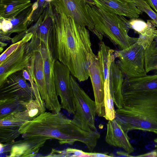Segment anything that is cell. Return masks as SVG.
<instances>
[{"mask_svg": "<svg viewBox=\"0 0 157 157\" xmlns=\"http://www.w3.org/2000/svg\"><path fill=\"white\" fill-rule=\"evenodd\" d=\"M52 6L54 57L67 66L79 82L85 81L89 77L88 56L93 52L89 31L86 27Z\"/></svg>", "mask_w": 157, "mask_h": 157, "instance_id": "obj_1", "label": "cell"}, {"mask_svg": "<svg viewBox=\"0 0 157 157\" xmlns=\"http://www.w3.org/2000/svg\"><path fill=\"white\" fill-rule=\"evenodd\" d=\"M19 132L23 138L44 137L49 140L56 139L62 145H73L79 141L86 145L90 152L94 149L100 137L98 131H84L59 112H45L33 120L23 123Z\"/></svg>", "mask_w": 157, "mask_h": 157, "instance_id": "obj_2", "label": "cell"}, {"mask_svg": "<svg viewBox=\"0 0 157 157\" xmlns=\"http://www.w3.org/2000/svg\"><path fill=\"white\" fill-rule=\"evenodd\" d=\"M123 106L115 119L126 133L140 130L157 134V94L122 96Z\"/></svg>", "mask_w": 157, "mask_h": 157, "instance_id": "obj_3", "label": "cell"}, {"mask_svg": "<svg viewBox=\"0 0 157 157\" xmlns=\"http://www.w3.org/2000/svg\"><path fill=\"white\" fill-rule=\"evenodd\" d=\"M86 6L94 24L95 35L100 41L103 36L108 38L120 50L124 49L136 42L138 38L129 36L128 20L124 17L99 8L89 0Z\"/></svg>", "mask_w": 157, "mask_h": 157, "instance_id": "obj_4", "label": "cell"}, {"mask_svg": "<svg viewBox=\"0 0 157 157\" xmlns=\"http://www.w3.org/2000/svg\"><path fill=\"white\" fill-rule=\"evenodd\" d=\"M70 79L75 108L73 122L84 131H97L95 125L97 114L95 101L80 86L72 75H71Z\"/></svg>", "mask_w": 157, "mask_h": 157, "instance_id": "obj_5", "label": "cell"}, {"mask_svg": "<svg viewBox=\"0 0 157 157\" xmlns=\"http://www.w3.org/2000/svg\"><path fill=\"white\" fill-rule=\"evenodd\" d=\"M145 49L136 42L128 47L115 50L116 63L124 77H140L147 75L145 67Z\"/></svg>", "mask_w": 157, "mask_h": 157, "instance_id": "obj_6", "label": "cell"}, {"mask_svg": "<svg viewBox=\"0 0 157 157\" xmlns=\"http://www.w3.org/2000/svg\"><path fill=\"white\" fill-rule=\"evenodd\" d=\"M37 49L42 56L44 64L45 81L47 94L46 108L53 113L60 112L61 107L57 95L55 84L54 63L55 59L48 44L32 37Z\"/></svg>", "mask_w": 157, "mask_h": 157, "instance_id": "obj_7", "label": "cell"}, {"mask_svg": "<svg viewBox=\"0 0 157 157\" xmlns=\"http://www.w3.org/2000/svg\"><path fill=\"white\" fill-rule=\"evenodd\" d=\"M71 72L66 65L55 59L54 63L55 87L60 98L61 108L70 114H75V108L71 82Z\"/></svg>", "mask_w": 157, "mask_h": 157, "instance_id": "obj_8", "label": "cell"}, {"mask_svg": "<svg viewBox=\"0 0 157 157\" xmlns=\"http://www.w3.org/2000/svg\"><path fill=\"white\" fill-rule=\"evenodd\" d=\"M24 77L22 71L9 76L0 86V99L15 98L25 101L35 99L31 84Z\"/></svg>", "mask_w": 157, "mask_h": 157, "instance_id": "obj_9", "label": "cell"}, {"mask_svg": "<svg viewBox=\"0 0 157 157\" xmlns=\"http://www.w3.org/2000/svg\"><path fill=\"white\" fill-rule=\"evenodd\" d=\"M52 6L70 16L77 24L85 26L95 34L94 24L89 14L86 0H53Z\"/></svg>", "mask_w": 157, "mask_h": 157, "instance_id": "obj_10", "label": "cell"}, {"mask_svg": "<svg viewBox=\"0 0 157 157\" xmlns=\"http://www.w3.org/2000/svg\"><path fill=\"white\" fill-rule=\"evenodd\" d=\"M88 59L90 63L89 77L93 90L96 113L98 116L103 117L105 115L103 71L97 55L93 52L89 54Z\"/></svg>", "mask_w": 157, "mask_h": 157, "instance_id": "obj_11", "label": "cell"}, {"mask_svg": "<svg viewBox=\"0 0 157 157\" xmlns=\"http://www.w3.org/2000/svg\"><path fill=\"white\" fill-rule=\"evenodd\" d=\"M31 57L28 42L21 46L0 64V86L10 75L27 68Z\"/></svg>", "mask_w": 157, "mask_h": 157, "instance_id": "obj_12", "label": "cell"}, {"mask_svg": "<svg viewBox=\"0 0 157 157\" xmlns=\"http://www.w3.org/2000/svg\"><path fill=\"white\" fill-rule=\"evenodd\" d=\"M53 21L52 9L50 3L44 9L37 21L26 31L21 33L23 36L32 33L33 37L39 39L48 44L52 52V36Z\"/></svg>", "mask_w": 157, "mask_h": 157, "instance_id": "obj_13", "label": "cell"}, {"mask_svg": "<svg viewBox=\"0 0 157 157\" xmlns=\"http://www.w3.org/2000/svg\"><path fill=\"white\" fill-rule=\"evenodd\" d=\"M28 44L31 57L29 65L27 69L32 79L37 86L45 104L47 100V94L43 59L32 38Z\"/></svg>", "mask_w": 157, "mask_h": 157, "instance_id": "obj_14", "label": "cell"}, {"mask_svg": "<svg viewBox=\"0 0 157 157\" xmlns=\"http://www.w3.org/2000/svg\"><path fill=\"white\" fill-rule=\"evenodd\" d=\"M122 96L157 94V73L136 78L124 77Z\"/></svg>", "mask_w": 157, "mask_h": 157, "instance_id": "obj_15", "label": "cell"}, {"mask_svg": "<svg viewBox=\"0 0 157 157\" xmlns=\"http://www.w3.org/2000/svg\"><path fill=\"white\" fill-rule=\"evenodd\" d=\"M29 121L25 110L12 114L0 119V143L14 142V140L21 135L19 132L21 126Z\"/></svg>", "mask_w": 157, "mask_h": 157, "instance_id": "obj_16", "label": "cell"}, {"mask_svg": "<svg viewBox=\"0 0 157 157\" xmlns=\"http://www.w3.org/2000/svg\"><path fill=\"white\" fill-rule=\"evenodd\" d=\"M97 6L117 15L130 19L137 18L143 12L133 0H90Z\"/></svg>", "mask_w": 157, "mask_h": 157, "instance_id": "obj_17", "label": "cell"}, {"mask_svg": "<svg viewBox=\"0 0 157 157\" xmlns=\"http://www.w3.org/2000/svg\"><path fill=\"white\" fill-rule=\"evenodd\" d=\"M129 29H133L139 35L137 43L145 50L155 39H157V25L152 20L145 22L137 18L130 19L127 21Z\"/></svg>", "mask_w": 157, "mask_h": 157, "instance_id": "obj_18", "label": "cell"}, {"mask_svg": "<svg viewBox=\"0 0 157 157\" xmlns=\"http://www.w3.org/2000/svg\"><path fill=\"white\" fill-rule=\"evenodd\" d=\"M14 141L8 157L36 156L40 149L48 138L42 137H30Z\"/></svg>", "mask_w": 157, "mask_h": 157, "instance_id": "obj_19", "label": "cell"}, {"mask_svg": "<svg viewBox=\"0 0 157 157\" xmlns=\"http://www.w3.org/2000/svg\"><path fill=\"white\" fill-rule=\"evenodd\" d=\"M107 128L105 140L107 143L111 146L122 148L129 154L134 151L128 134L124 131L115 119L109 120Z\"/></svg>", "mask_w": 157, "mask_h": 157, "instance_id": "obj_20", "label": "cell"}, {"mask_svg": "<svg viewBox=\"0 0 157 157\" xmlns=\"http://www.w3.org/2000/svg\"><path fill=\"white\" fill-rule=\"evenodd\" d=\"M115 61H112L110 68V88L114 104L117 109H121L123 106L122 87L124 76Z\"/></svg>", "mask_w": 157, "mask_h": 157, "instance_id": "obj_21", "label": "cell"}, {"mask_svg": "<svg viewBox=\"0 0 157 157\" xmlns=\"http://www.w3.org/2000/svg\"><path fill=\"white\" fill-rule=\"evenodd\" d=\"M32 5L25 9L15 17L9 20L12 25V28L7 33L9 35L14 33H19L26 31L29 27V23L34 11Z\"/></svg>", "mask_w": 157, "mask_h": 157, "instance_id": "obj_22", "label": "cell"}, {"mask_svg": "<svg viewBox=\"0 0 157 157\" xmlns=\"http://www.w3.org/2000/svg\"><path fill=\"white\" fill-rule=\"evenodd\" d=\"M26 109L25 101L15 98L0 99V119Z\"/></svg>", "mask_w": 157, "mask_h": 157, "instance_id": "obj_23", "label": "cell"}, {"mask_svg": "<svg viewBox=\"0 0 157 157\" xmlns=\"http://www.w3.org/2000/svg\"><path fill=\"white\" fill-rule=\"evenodd\" d=\"M33 4L29 0L14 2L5 6L0 7V18H13Z\"/></svg>", "mask_w": 157, "mask_h": 157, "instance_id": "obj_24", "label": "cell"}, {"mask_svg": "<svg viewBox=\"0 0 157 157\" xmlns=\"http://www.w3.org/2000/svg\"><path fill=\"white\" fill-rule=\"evenodd\" d=\"M145 67L147 73L154 71L157 73V39H155L145 49Z\"/></svg>", "mask_w": 157, "mask_h": 157, "instance_id": "obj_25", "label": "cell"}, {"mask_svg": "<svg viewBox=\"0 0 157 157\" xmlns=\"http://www.w3.org/2000/svg\"><path fill=\"white\" fill-rule=\"evenodd\" d=\"M104 103L105 115L103 117L107 120L115 119L116 110L114 109L113 100L110 90L109 76L104 80Z\"/></svg>", "mask_w": 157, "mask_h": 157, "instance_id": "obj_26", "label": "cell"}, {"mask_svg": "<svg viewBox=\"0 0 157 157\" xmlns=\"http://www.w3.org/2000/svg\"><path fill=\"white\" fill-rule=\"evenodd\" d=\"M33 35V34L31 33H26L21 40L13 43L8 47L0 55V64L3 63L21 46L29 42L31 39Z\"/></svg>", "mask_w": 157, "mask_h": 157, "instance_id": "obj_27", "label": "cell"}, {"mask_svg": "<svg viewBox=\"0 0 157 157\" xmlns=\"http://www.w3.org/2000/svg\"><path fill=\"white\" fill-rule=\"evenodd\" d=\"M25 106L29 121L33 120L45 111V107L41 105L35 99L25 101Z\"/></svg>", "mask_w": 157, "mask_h": 157, "instance_id": "obj_28", "label": "cell"}, {"mask_svg": "<svg viewBox=\"0 0 157 157\" xmlns=\"http://www.w3.org/2000/svg\"><path fill=\"white\" fill-rule=\"evenodd\" d=\"M49 157H89L88 152L77 149L67 148L63 151L52 149L49 155Z\"/></svg>", "mask_w": 157, "mask_h": 157, "instance_id": "obj_29", "label": "cell"}, {"mask_svg": "<svg viewBox=\"0 0 157 157\" xmlns=\"http://www.w3.org/2000/svg\"><path fill=\"white\" fill-rule=\"evenodd\" d=\"M137 8L143 13H145L157 25V13L148 5L145 0H133Z\"/></svg>", "mask_w": 157, "mask_h": 157, "instance_id": "obj_30", "label": "cell"}, {"mask_svg": "<svg viewBox=\"0 0 157 157\" xmlns=\"http://www.w3.org/2000/svg\"><path fill=\"white\" fill-rule=\"evenodd\" d=\"M38 5L36 10L33 12L30 21L29 23V27L33 23L35 22L43 13L44 9L49 3H47L45 0H36Z\"/></svg>", "mask_w": 157, "mask_h": 157, "instance_id": "obj_31", "label": "cell"}, {"mask_svg": "<svg viewBox=\"0 0 157 157\" xmlns=\"http://www.w3.org/2000/svg\"><path fill=\"white\" fill-rule=\"evenodd\" d=\"M0 20V31L4 33H7L12 29V25L9 20L1 18Z\"/></svg>", "mask_w": 157, "mask_h": 157, "instance_id": "obj_32", "label": "cell"}, {"mask_svg": "<svg viewBox=\"0 0 157 157\" xmlns=\"http://www.w3.org/2000/svg\"><path fill=\"white\" fill-rule=\"evenodd\" d=\"M0 42H9L12 40V38H11L10 36L1 31H0Z\"/></svg>", "mask_w": 157, "mask_h": 157, "instance_id": "obj_33", "label": "cell"}, {"mask_svg": "<svg viewBox=\"0 0 157 157\" xmlns=\"http://www.w3.org/2000/svg\"><path fill=\"white\" fill-rule=\"evenodd\" d=\"M89 157H111V155H108L107 153H104L96 152H88Z\"/></svg>", "mask_w": 157, "mask_h": 157, "instance_id": "obj_34", "label": "cell"}, {"mask_svg": "<svg viewBox=\"0 0 157 157\" xmlns=\"http://www.w3.org/2000/svg\"><path fill=\"white\" fill-rule=\"evenodd\" d=\"M28 0H0V7L5 6L14 2Z\"/></svg>", "mask_w": 157, "mask_h": 157, "instance_id": "obj_35", "label": "cell"}, {"mask_svg": "<svg viewBox=\"0 0 157 157\" xmlns=\"http://www.w3.org/2000/svg\"><path fill=\"white\" fill-rule=\"evenodd\" d=\"M146 3L157 13V0H145Z\"/></svg>", "mask_w": 157, "mask_h": 157, "instance_id": "obj_36", "label": "cell"}, {"mask_svg": "<svg viewBox=\"0 0 157 157\" xmlns=\"http://www.w3.org/2000/svg\"><path fill=\"white\" fill-rule=\"evenodd\" d=\"M157 157V151L156 150H154L152 151L141 155L134 157Z\"/></svg>", "mask_w": 157, "mask_h": 157, "instance_id": "obj_37", "label": "cell"}, {"mask_svg": "<svg viewBox=\"0 0 157 157\" xmlns=\"http://www.w3.org/2000/svg\"><path fill=\"white\" fill-rule=\"evenodd\" d=\"M130 154L127 152L121 151H118L116 152L117 156V157H133L130 155Z\"/></svg>", "mask_w": 157, "mask_h": 157, "instance_id": "obj_38", "label": "cell"}, {"mask_svg": "<svg viewBox=\"0 0 157 157\" xmlns=\"http://www.w3.org/2000/svg\"><path fill=\"white\" fill-rule=\"evenodd\" d=\"M0 47L3 48L4 47L7 46V44L3 42H0Z\"/></svg>", "mask_w": 157, "mask_h": 157, "instance_id": "obj_39", "label": "cell"}, {"mask_svg": "<svg viewBox=\"0 0 157 157\" xmlns=\"http://www.w3.org/2000/svg\"><path fill=\"white\" fill-rule=\"evenodd\" d=\"M53 0H45V1L48 3H50Z\"/></svg>", "mask_w": 157, "mask_h": 157, "instance_id": "obj_40", "label": "cell"}, {"mask_svg": "<svg viewBox=\"0 0 157 157\" xmlns=\"http://www.w3.org/2000/svg\"><path fill=\"white\" fill-rule=\"evenodd\" d=\"M3 48L0 47V52L1 53L3 51Z\"/></svg>", "mask_w": 157, "mask_h": 157, "instance_id": "obj_41", "label": "cell"}, {"mask_svg": "<svg viewBox=\"0 0 157 157\" xmlns=\"http://www.w3.org/2000/svg\"><path fill=\"white\" fill-rule=\"evenodd\" d=\"M155 142L157 144V138L154 140Z\"/></svg>", "mask_w": 157, "mask_h": 157, "instance_id": "obj_42", "label": "cell"}]
</instances>
